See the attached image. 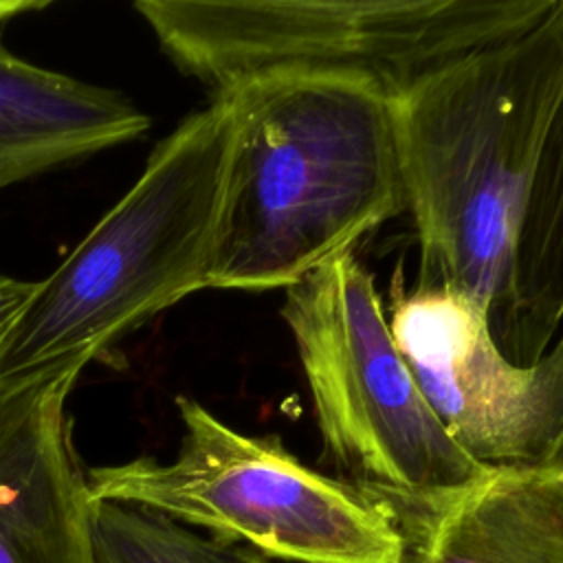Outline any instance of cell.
I'll return each instance as SVG.
<instances>
[{
    "label": "cell",
    "mask_w": 563,
    "mask_h": 563,
    "mask_svg": "<svg viewBox=\"0 0 563 563\" xmlns=\"http://www.w3.org/2000/svg\"><path fill=\"white\" fill-rule=\"evenodd\" d=\"M46 4L48 2H44V0H0V26L7 24L9 20L22 15V13L40 11Z\"/></svg>",
    "instance_id": "5bb4252c"
},
{
    "label": "cell",
    "mask_w": 563,
    "mask_h": 563,
    "mask_svg": "<svg viewBox=\"0 0 563 563\" xmlns=\"http://www.w3.org/2000/svg\"><path fill=\"white\" fill-rule=\"evenodd\" d=\"M563 95V0L530 31L471 55L394 101L416 286H446L512 319L515 244Z\"/></svg>",
    "instance_id": "6da1fadb"
},
{
    "label": "cell",
    "mask_w": 563,
    "mask_h": 563,
    "mask_svg": "<svg viewBox=\"0 0 563 563\" xmlns=\"http://www.w3.org/2000/svg\"><path fill=\"white\" fill-rule=\"evenodd\" d=\"M86 365L0 387V563H97L66 400Z\"/></svg>",
    "instance_id": "ba28073f"
},
{
    "label": "cell",
    "mask_w": 563,
    "mask_h": 563,
    "mask_svg": "<svg viewBox=\"0 0 563 563\" xmlns=\"http://www.w3.org/2000/svg\"><path fill=\"white\" fill-rule=\"evenodd\" d=\"M176 405L185 427L176 457L139 455L88 468L92 501L161 512L257 559L402 561V539L383 499L306 466L277 435L242 433L189 396Z\"/></svg>",
    "instance_id": "5b68a950"
},
{
    "label": "cell",
    "mask_w": 563,
    "mask_h": 563,
    "mask_svg": "<svg viewBox=\"0 0 563 563\" xmlns=\"http://www.w3.org/2000/svg\"><path fill=\"white\" fill-rule=\"evenodd\" d=\"M279 312L308 383L323 457L345 482L385 501H411L457 490L488 471L427 402L356 249L288 286Z\"/></svg>",
    "instance_id": "8992f818"
},
{
    "label": "cell",
    "mask_w": 563,
    "mask_h": 563,
    "mask_svg": "<svg viewBox=\"0 0 563 563\" xmlns=\"http://www.w3.org/2000/svg\"><path fill=\"white\" fill-rule=\"evenodd\" d=\"M541 466L548 468V471H552V473H556V475L563 479V431H561V435L556 438V442H554L550 455L545 457V462H543Z\"/></svg>",
    "instance_id": "9a60e30c"
},
{
    "label": "cell",
    "mask_w": 563,
    "mask_h": 563,
    "mask_svg": "<svg viewBox=\"0 0 563 563\" xmlns=\"http://www.w3.org/2000/svg\"><path fill=\"white\" fill-rule=\"evenodd\" d=\"M37 282H26L0 273V350L7 343L15 321L26 308Z\"/></svg>",
    "instance_id": "4fadbf2b"
},
{
    "label": "cell",
    "mask_w": 563,
    "mask_h": 563,
    "mask_svg": "<svg viewBox=\"0 0 563 563\" xmlns=\"http://www.w3.org/2000/svg\"><path fill=\"white\" fill-rule=\"evenodd\" d=\"M233 132L235 99L216 95L152 150L132 189L37 282L0 350V387L88 365L207 288Z\"/></svg>",
    "instance_id": "3957f363"
},
{
    "label": "cell",
    "mask_w": 563,
    "mask_h": 563,
    "mask_svg": "<svg viewBox=\"0 0 563 563\" xmlns=\"http://www.w3.org/2000/svg\"><path fill=\"white\" fill-rule=\"evenodd\" d=\"M90 537L97 563H257V556L196 534L161 512L92 501Z\"/></svg>",
    "instance_id": "7c38bea8"
},
{
    "label": "cell",
    "mask_w": 563,
    "mask_h": 563,
    "mask_svg": "<svg viewBox=\"0 0 563 563\" xmlns=\"http://www.w3.org/2000/svg\"><path fill=\"white\" fill-rule=\"evenodd\" d=\"M563 321V95L550 121L512 262V319L501 350L517 363L545 354Z\"/></svg>",
    "instance_id": "8fae6325"
},
{
    "label": "cell",
    "mask_w": 563,
    "mask_h": 563,
    "mask_svg": "<svg viewBox=\"0 0 563 563\" xmlns=\"http://www.w3.org/2000/svg\"><path fill=\"white\" fill-rule=\"evenodd\" d=\"M385 504L400 563H563V479L543 466L488 468L457 490Z\"/></svg>",
    "instance_id": "9c48e42d"
},
{
    "label": "cell",
    "mask_w": 563,
    "mask_h": 563,
    "mask_svg": "<svg viewBox=\"0 0 563 563\" xmlns=\"http://www.w3.org/2000/svg\"><path fill=\"white\" fill-rule=\"evenodd\" d=\"M207 288H288L407 211L394 101L339 81L273 79L231 92Z\"/></svg>",
    "instance_id": "7a4b0ae2"
},
{
    "label": "cell",
    "mask_w": 563,
    "mask_h": 563,
    "mask_svg": "<svg viewBox=\"0 0 563 563\" xmlns=\"http://www.w3.org/2000/svg\"><path fill=\"white\" fill-rule=\"evenodd\" d=\"M147 130L125 95L31 64L0 40V191Z\"/></svg>",
    "instance_id": "30bf717a"
},
{
    "label": "cell",
    "mask_w": 563,
    "mask_h": 563,
    "mask_svg": "<svg viewBox=\"0 0 563 563\" xmlns=\"http://www.w3.org/2000/svg\"><path fill=\"white\" fill-rule=\"evenodd\" d=\"M385 314L433 413L475 462H545L563 431V334L539 358L517 363L477 301L446 286L407 288L402 262Z\"/></svg>",
    "instance_id": "52a82bcc"
},
{
    "label": "cell",
    "mask_w": 563,
    "mask_h": 563,
    "mask_svg": "<svg viewBox=\"0 0 563 563\" xmlns=\"http://www.w3.org/2000/svg\"><path fill=\"white\" fill-rule=\"evenodd\" d=\"M559 0H139L165 55L211 97L273 79L352 84L398 101L537 26Z\"/></svg>",
    "instance_id": "277c9868"
}]
</instances>
